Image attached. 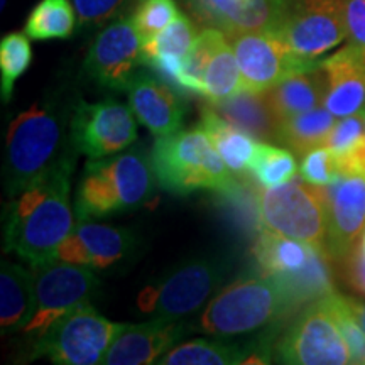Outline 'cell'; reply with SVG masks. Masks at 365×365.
Returning <instances> with one entry per match:
<instances>
[{
	"instance_id": "1",
	"label": "cell",
	"mask_w": 365,
	"mask_h": 365,
	"mask_svg": "<svg viewBox=\"0 0 365 365\" xmlns=\"http://www.w3.org/2000/svg\"><path fill=\"white\" fill-rule=\"evenodd\" d=\"M75 156L14 196L6 208L4 250L31 267L58 259V249L75 228L71 210V175Z\"/></svg>"
},
{
	"instance_id": "2",
	"label": "cell",
	"mask_w": 365,
	"mask_h": 365,
	"mask_svg": "<svg viewBox=\"0 0 365 365\" xmlns=\"http://www.w3.org/2000/svg\"><path fill=\"white\" fill-rule=\"evenodd\" d=\"M71 110L58 100L46 98L17 113L7 127L4 182L9 196H17L49 175L70 154Z\"/></svg>"
},
{
	"instance_id": "3",
	"label": "cell",
	"mask_w": 365,
	"mask_h": 365,
	"mask_svg": "<svg viewBox=\"0 0 365 365\" xmlns=\"http://www.w3.org/2000/svg\"><path fill=\"white\" fill-rule=\"evenodd\" d=\"M156 182L153 161L143 149L93 159L76 188L78 220L139 210L154 198Z\"/></svg>"
},
{
	"instance_id": "4",
	"label": "cell",
	"mask_w": 365,
	"mask_h": 365,
	"mask_svg": "<svg viewBox=\"0 0 365 365\" xmlns=\"http://www.w3.org/2000/svg\"><path fill=\"white\" fill-rule=\"evenodd\" d=\"M154 173L163 190L190 195L196 190L230 193L235 181L202 125L161 135L150 153Z\"/></svg>"
},
{
	"instance_id": "5",
	"label": "cell",
	"mask_w": 365,
	"mask_h": 365,
	"mask_svg": "<svg viewBox=\"0 0 365 365\" xmlns=\"http://www.w3.org/2000/svg\"><path fill=\"white\" fill-rule=\"evenodd\" d=\"M291 312L289 299L276 277H244L208 301L195 328L212 336L247 335L274 325Z\"/></svg>"
},
{
	"instance_id": "6",
	"label": "cell",
	"mask_w": 365,
	"mask_h": 365,
	"mask_svg": "<svg viewBox=\"0 0 365 365\" xmlns=\"http://www.w3.org/2000/svg\"><path fill=\"white\" fill-rule=\"evenodd\" d=\"M227 272L228 264L222 259L196 257L145 287L137 298V307L154 319L180 322L198 312L220 289Z\"/></svg>"
},
{
	"instance_id": "7",
	"label": "cell",
	"mask_w": 365,
	"mask_h": 365,
	"mask_svg": "<svg viewBox=\"0 0 365 365\" xmlns=\"http://www.w3.org/2000/svg\"><path fill=\"white\" fill-rule=\"evenodd\" d=\"M257 217L264 230L327 249V200L323 186L291 180L259 195Z\"/></svg>"
},
{
	"instance_id": "8",
	"label": "cell",
	"mask_w": 365,
	"mask_h": 365,
	"mask_svg": "<svg viewBox=\"0 0 365 365\" xmlns=\"http://www.w3.org/2000/svg\"><path fill=\"white\" fill-rule=\"evenodd\" d=\"M125 323H113L90 303H81L36 340V354L58 365L102 364Z\"/></svg>"
},
{
	"instance_id": "9",
	"label": "cell",
	"mask_w": 365,
	"mask_h": 365,
	"mask_svg": "<svg viewBox=\"0 0 365 365\" xmlns=\"http://www.w3.org/2000/svg\"><path fill=\"white\" fill-rule=\"evenodd\" d=\"M34 313L22 333L43 336L59 318L97 294L100 281L88 266L54 259L33 267Z\"/></svg>"
},
{
	"instance_id": "10",
	"label": "cell",
	"mask_w": 365,
	"mask_h": 365,
	"mask_svg": "<svg viewBox=\"0 0 365 365\" xmlns=\"http://www.w3.org/2000/svg\"><path fill=\"white\" fill-rule=\"evenodd\" d=\"M276 355L279 362L293 365L352 364V354L327 298L307 304L277 340Z\"/></svg>"
},
{
	"instance_id": "11",
	"label": "cell",
	"mask_w": 365,
	"mask_h": 365,
	"mask_svg": "<svg viewBox=\"0 0 365 365\" xmlns=\"http://www.w3.org/2000/svg\"><path fill=\"white\" fill-rule=\"evenodd\" d=\"M274 33L301 61L317 63L349 38L341 0H287L284 17Z\"/></svg>"
},
{
	"instance_id": "12",
	"label": "cell",
	"mask_w": 365,
	"mask_h": 365,
	"mask_svg": "<svg viewBox=\"0 0 365 365\" xmlns=\"http://www.w3.org/2000/svg\"><path fill=\"white\" fill-rule=\"evenodd\" d=\"M71 145L91 159H102L124 153L137 139V120L132 107L103 100L73 103L70 120Z\"/></svg>"
},
{
	"instance_id": "13",
	"label": "cell",
	"mask_w": 365,
	"mask_h": 365,
	"mask_svg": "<svg viewBox=\"0 0 365 365\" xmlns=\"http://www.w3.org/2000/svg\"><path fill=\"white\" fill-rule=\"evenodd\" d=\"M239 63L242 88L264 93L289 73L307 70L318 63L296 58L274 31H250L228 36Z\"/></svg>"
},
{
	"instance_id": "14",
	"label": "cell",
	"mask_w": 365,
	"mask_h": 365,
	"mask_svg": "<svg viewBox=\"0 0 365 365\" xmlns=\"http://www.w3.org/2000/svg\"><path fill=\"white\" fill-rule=\"evenodd\" d=\"M143 63V39L132 17H122L105 27L85 59L90 80L108 90H127L135 68Z\"/></svg>"
},
{
	"instance_id": "15",
	"label": "cell",
	"mask_w": 365,
	"mask_h": 365,
	"mask_svg": "<svg viewBox=\"0 0 365 365\" xmlns=\"http://www.w3.org/2000/svg\"><path fill=\"white\" fill-rule=\"evenodd\" d=\"M327 200V252L341 261L362 240L365 232V176L349 173L323 186Z\"/></svg>"
},
{
	"instance_id": "16",
	"label": "cell",
	"mask_w": 365,
	"mask_h": 365,
	"mask_svg": "<svg viewBox=\"0 0 365 365\" xmlns=\"http://www.w3.org/2000/svg\"><path fill=\"white\" fill-rule=\"evenodd\" d=\"M135 249V239L125 228L80 220L68 239L59 245L58 259L95 269L124 262Z\"/></svg>"
},
{
	"instance_id": "17",
	"label": "cell",
	"mask_w": 365,
	"mask_h": 365,
	"mask_svg": "<svg viewBox=\"0 0 365 365\" xmlns=\"http://www.w3.org/2000/svg\"><path fill=\"white\" fill-rule=\"evenodd\" d=\"M196 19L225 36L250 31H276L287 9V0H186Z\"/></svg>"
},
{
	"instance_id": "18",
	"label": "cell",
	"mask_w": 365,
	"mask_h": 365,
	"mask_svg": "<svg viewBox=\"0 0 365 365\" xmlns=\"http://www.w3.org/2000/svg\"><path fill=\"white\" fill-rule=\"evenodd\" d=\"M190 333V327L180 322L150 319L139 325H124L112 341L102 364L108 365H148L158 362L181 336Z\"/></svg>"
},
{
	"instance_id": "19",
	"label": "cell",
	"mask_w": 365,
	"mask_h": 365,
	"mask_svg": "<svg viewBox=\"0 0 365 365\" xmlns=\"http://www.w3.org/2000/svg\"><path fill=\"white\" fill-rule=\"evenodd\" d=\"M327 75L323 105L336 118L365 110V49L350 43L319 63Z\"/></svg>"
},
{
	"instance_id": "20",
	"label": "cell",
	"mask_w": 365,
	"mask_h": 365,
	"mask_svg": "<svg viewBox=\"0 0 365 365\" xmlns=\"http://www.w3.org/2000/svg\"><path fill=\"white\" fill-rule=\"evenodd\" d=\"M127 91L137 120L154 135H170L181 130L185 107L180 91L171 85L148 73H135Z\"/></svg>"
},
{
	"instance_id": "21",
	"label": "cell",
	"mask_w": 365,
	"mask_h": 365,
	"mask_svg": "<svg viewBox=\"0 0 365 365\" xmlns=\"http://www.w3.org/2000/svg\"><path fill=\"white\" fill-rule=\"evenodd\" d=\"M269 105L279 120L323 105L327 95V75L322 65L289 73L272 88L264 91Z\"/></svg>"
},
{
	"instance_id": "22",
	"label": "cell",
	"mask_w": 365,
	"mask_h": 365,
	"mask_svg": "<svg viewBox=\"0 0 365 365\" xmlns=\"http://www.w3.org/2000/svg\"><path fill=\"white\" fill-rule=\"evenodd\" d=\"M217 113L239 127L245 134L261 143H277L279 140L281 120L269 105L266 95L242 88L234 97L222 102H208Z\"/></svg>"
},
{
	"instance_id": "23",
	"label": "cell",
	"mask_w": 365,
	"mask_h": 365,
	"mask_svg": "<svg viewBox=\"0 0 365 365\" xmlns=\"http://www.w3.org/2000/svg\"><path fill=\"white\" fill-rule=\"evenodd\" d=\"M269 352H257L255 345H240L234 341L196 339L168 350L158 364L163 365H235L269 364Z\"/></svg>"
},
{
	"instance_id": "24",
	"label": "cell",
	"mask_w": 365,
	"mask_h": 365,
	"mask_svg": "<svg viewBox=\"0 0 365 365\" xmlns=\"http://www.w3.org/2000/svg\"><path fill=\"white\" fill-rule=\"evenodd\" d=\"M34 313V274L19 264L2 262L0 323L2 333L22 331Z\"/></svg>"
},
{
	"instance_id": "25",
	"label": "cell",
	"mask_w": 365,
	"mask_h": 365,
	"mask_svg": "<svg viewBox=\"0 0 365 365\" xmlns=\"http://www.w3.org/2000/svg\"><path fill=\"white\" fill-rule=\"evenodd\" d=\"M330 261L331 257L328 255L327 249L313 247L309 261L299 271L272 276L279 281L284 289L291 308L304 307L335 293Z\"/></svg>"
},
{
	"instance_id": "26",
	"label": "cell",
	"mask_w": 365,
	"mask_h": 365,
	"mask_svg": "<svg viewBox=\"0 0 365 365\" xmlns=\"http://www.w3.org/2000/svg\"><path fill=\"white\" fill-rule=\"evenodd\" d=\"M200 125L207 132L228 170L232 173L250 171V164L254 161L261 140L255 143L254 137L227 122L210 105L202 107V124Z\"/></svg>"
},
{
	"instance_id": "27",
	"label": "cell",
	"mask_w": 365,
	"mask_h": 365,
	"mask_svg": "<svg viewBox=\"0 0 365 365\" xmlns=\"http://www.w3.org/2000/svg\"><path fill=\"white\" fill-rule=\"evenodd\" d=\"M314 245L264 230L255 240L252 255L266 276L299 271L309 261Z\"/></svg>"
},
{
	"instance_id": "28",
	"label": "cell",
	"mask_w": 365,
	"mask_h": 365,
	"mask_svg": "<svg viewBox=\"0 0 365 365\" xmlns=\"http://www.w3.org/2000/svg\"><path fill=\"white\" fill-rule=\"evenodd\" d=\"M335 122L336 117L325 105H319L312 110L282 120L277 143L287 145L296 156H304L309 150L325 145Z\"/></svg>"
},
{
	"instance_id": "29",
	"label": "cell",
	"mask_w": 365,
	"mask_h": 365,
	"mask_svg": "<svg viewBox=\"0 0 365 365\" xmlns=\"http://www.w3.org/2000/svg\"><path fill=\"white\" fill-rule=\"evenodd\" d=\"M242 90V75L234 48L223 38L205 68L202 97L208 102H222Z\"/></svg>"
},
{
	"instance_id": "30",
	"label": "cell",
	"mask_w": 365,
	"mask_h": 365,
	"mask_svg": "<svg viewBox=\"0 0 365 365\" xmlns=\"http://www.w3.org/2000/svg\"><path fill=\"white\" fill-rule=\"evenodd\" d=\"M75 11L68 0H41L29 14L26 34L33 39H66L75 31Z\"/></svg>"
},
{
	"instance_id": "31",
	"label": "cell",
	"mask_w": 365,
	"mask_h": 365,
	"mask_svg": "<svg viewBox=\"0 0 365 365\" xmlns=\"http://www.w3.org/2000/svg\"><path fill=\"white\" fill-rule=\"evenodd\" d=\"M294 153L276 148L267 143H259L257 153L250 164V173L264 188L284 185L296 178Z\"/></svg>"
},
{
	"instance_id": "32",
	"label": "cell",
	"mask_w": 365,
	"mask_h": 365,
	"mask_svg": "<svg viewBox=\"0 0 365 365\" xmlns=\"http://www.w3.org/2000/svg\"><path fill=\"white\" fill-rule=\"evenodd\" d=\"M195 39L196 36L193 22L190 21L188 16L180 12L175 17V21L164 27L156 38L143 44V61L145 58L154 56L173 58L185 61Z\"/></svg>"
},
{
	"instance_id": "33",
	"label": "cell",
	"mask_w": 365,
	"mask_h": 365,
	"mask_svg": "<svg viewBox=\"0 0 365 365\" xmlns=\"http://www.w3.org/2000/svg\"><path fill=\"white\" fill-rule=\"evenodd\" d=\"M33 61V49L29 39L21 33H12L2 38L0 43V93L2 102H11L14 83L24 75Z\"/></svg>"
},
{
	"instance_id": "34",
	"label": "cell",
	"mask_w": 365,
	"mask_h": 365,
	"mask_svg": "<svg viewBox=\"0 0 365 365\" xmlns=\"http://www.w3.org/2000/svg\"><path fill=\"white\" fill-rule=\"evenodd\" d=\"M180 14L175 0H139L134 16V24L137 27L143 44L154 39L175 17Z\"/></svg>"
},
{
	"instance_id": "35",
	"label": "cell",
	"mask_w": 365,
	"mask_h": 365,
	"mask_svg": "<svg viewBox=\"0 0 365 365\" xmlns=\"http://www.w3.org/2000/svg\"><path fill=\"white\" fill-rule=\"evenodd\" d=\"M365 140V110L354 115L341 117L335 122L330 134L327 137L325 145L335 154L339 163L344 161L359 149Z\"/></svg>"
},
{
	"instance_id": "36",
	"label": "cell",
	"mask_w": 365,
	"mask_h": 365,
	"mask_svg": "<svg viewBox=\"0 0 365 365\" xmlns=\"http://www.w3.org/2000/svg\"><path fill=\"white\" fill-rule=\"evenodd\" d=\"M328 304H330L333 314H335L336 323H339L341 335L349 345L350 354H352V364L365 365V331L359 322L346 307L344 294L331 293L327 296Z\"/></svg>"
},
{
	"instance_id": "37",
	"label": "cell",
	"mask_w": 365,
	"mask_h": 365,
	"mask_svg": "<svg viewBox=\"0 0 365 365\" xmlns=\"http://www.w3.org/2000/svg\"><path fill=\"white\" fill-rule=\"evenodd\" d=\"M299 173L304 181L314 186H328L344 175L339 159L335 158V154L327 145H322V148H317L304 154Z\"/></svg>"
},
{
	"instance_id": "38",
	"label": "cell",
	"mask_w": 365,
	"mask_h": 365,
	"mask_svg": "<svg viewBox=\"0 0 365 365\" xmlns=\"http://www.w3.org/2000/svg\"><path fill=\"white\" fill-rule=\"evenodd\" d=\"M81 26H100L115 17L129 0H73Z\"/></svg>"
},
{
	"instance_id": "39",
	"label": "cell",
	"mask_w": 365,
	"mask_h": 365,
	"mask_svg": "<svg viewBox=\"0 0 365 365\" xmlns=\"http://www.w3.org/2000/svg\"><path fill=\"white\" fill-rule=\"evenodd\" d=\"M339 262L341 267V277H344L346 286L354 293L365 298V255L360 244Z\"/></svg>"
},
{
	"instance_id": "40",
	"label": "cell",
	"mask_w": 365,
	"mask_h": 365,
	"mask_svg": "<svg viewBox=\"0 0 365 365\" xmlns=\"http://www.w3.org/2000/svg\"><path fill=\"white\" fill-rule=\"evenodd\" d=\"M350 43L365 49V0H341Z\"/></svg>"
},
{
	"instance_id": "41",
	"label": "cell",
	"mask_w": 365,
	"mask_h": 365,
	"mask_svg": "<svg viewBox=\"0 0 365 365\" xmlns=\"http://www.w3.org/2000/svg\"><path fill=\"white\" fill-rule=\"evenodd\" d=\"M341 173L349 175V173H355V175L365 176V140L359 145L357 150H354L349 158L340 163Z\"/></svg>"
},
{
	"instance_id": "42",
	"label": "cell",
	"mask_w": 365,
	"mask_h": 365,
	"mask_svg": "<svg viewBox=\"0 0 365 365\" xmlns=\"http://www.w3.org/2000/svg\"><path fill=\"white\" fill-rule=\"evenodd\" d=\"M344 299L355 319L359 322V325L362 327V330L365 331V299L352 298V296H344Z\"/></svg>"
},
{
	"instance_id": "43",
	"label": "cell",
	"mask_w": 365,
	"mask_h": 365,
	"mask_svg": "<svg viewBox=\"0 0 365 365\" xmlns=\"http://www.w3.org/2000/svg\"><path fill=\"white\" fill-rule=\"evenodd\" d=\"M360 247H362L364 255H365V232H364V235H362V240H360Z\"/></svg>"
},
{
	"instance_id": "44",
	"label": "cell",
	"mask_w": 365,
	"mask_h": 365,
	"mask_svg": "<svg viewBox=\"0 0 365 365\" xmlns=\"http://www.w3.org/2000/svg\"><path fill=\"white\" fill-rule=\"evenodd\" d=\"M4 6H6V0H2V7H4Z\"/></svg>"
}]
</instances>
